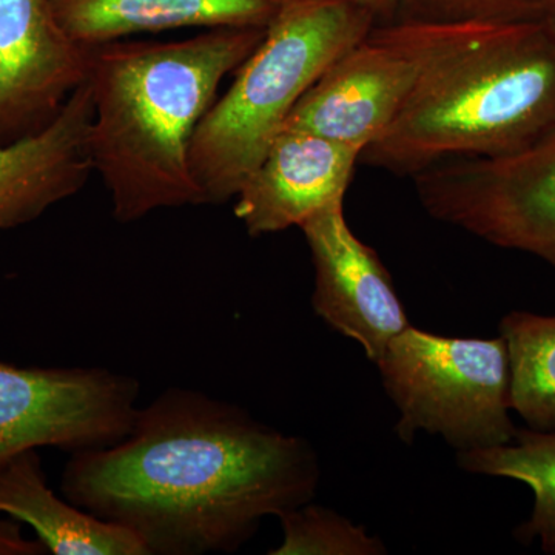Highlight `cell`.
<instances>
[{"label": "cell", "mask_w": 555, "mask_h": 555, "mask_svg": "<svg viewBox=\"0 0 555 555\" xmlns=\"http://www.w3.org/2000/svg\"><path fill=\"white\" fill-rule=\"evenodd\" d=\"M542 24L545 25L547 30H550L551 35H553L555 38V0H550V5H547L545 17H543Z\"/></svg>", "instance_id": "cell-21"}, {"label": "cell", "mask_w": 555, "mask_h": 555, "mask_svg": "<svg viewBox=\"0 0 555 555\" xmlns=\"http://www.w3.org/2000/svg\"><path fill=\"white\" fill-rule=\"evenodd\" d=\"M46 547L38 539H28L16 520L0 518V555H43Z\"/></svg>", "instance_id": "cell-19"}, {"label": "cell", "mask_w": 555, "mask_h": 555, "mask_svg": "<svg viewBox=\"0 0 555 555\" xmlns=\"http://www.w3.org/2000/svg\"><path fill=\"white\" fill-rule=\"evenodd\" d=\"M91 116L93 102L86 79L49 126L0 142V235L35 221L83 189L93 173Z\"/></svg>", "instance_id": "cell-12"}, {"label": "cell", "mask_w": 555, "mask_h": 555, "mask_svg": "<svg viewBox=\"0 0 555 555\" xmlns=\"http://www.w3.org/2000/svg\"><path fill=\"white\" fill-rule=\"evenodd\" d=\"M550 0H398V20L438 24L542 22Z\"/></svg>", "instance_id": "cell-18"}, {"label": "cell", "mask_w": 555, "mask_h": 555, "mask_svg": "<svg viewBox=\"0 0 555 555\" xmlns=\"http://www.w3.org/2000/svg\"><path fill=\"white\" fill-rule=\"evenodd\" d=\"M299 229L315 269L313 310L377 364L389 343L411 326L392 276L377 251L347 224L345 203L327 207Z\"/></svg>", "instance_id": "cell-9"}, {"label": "cell", "mask_w": 555, "mask_h": 555, "mask_svg": "<svg viewBox=\"0 0 555 555\" xmlns=\"http://www.w3.org/2000/svg\"><path fill=\"white\" fill-rule=\"evenodd\" d=\"M281 0H51L80 47L179 28H266Z\"/></svg>", "instance_id": "cell-13"}, {"label": "cell", "mask_w": 555, "mask_h": 555, "mask_svg": "<svg viewBox=\"0 0 555 555\" xmlns=\"http://www.w3.org/2000/svg\"><path fill=\"white\" fill-rule=\"evenodd\" d=\"M361 152L310 131L284 129L236 193L235 217L248 235L301 228L345 203Z\"/></svg>", "instance_id": "cell-11"}, {"label": "cell", "mask_w": 555, "mask_h": 555, "mask_svg": "<svg viewBox=\"0 0 555 555\" xmlns=\"http://www.w3.org/2000/svg\"><path fill=\"white\" fill-rule=\"evenodd\" d=\"M400 418L396 433L441 436L456 452L513 443L511 367L505 339L452 338L409 326L377 363Z\"/></svg>", "instance_id": "cell-5"}, {"label": "cell", "mask_w": 555, "mask_h": 555, "mask_svg": "<svg viewBox=\"0 0 555 555\" xmlns=\"http://www.w3.org/2000/svg\"><path fill=\"white\" fill-rule=\"evenodd\" d=\"M139 383L104 367L17 366L0 361V470L40 448L91 451L122 440Z\"/></svg>", "instance_id": "cell-7"}, {"label": "cell", "mask_w": 555, "mask_h": 555, "mask_svg": "<svg viewBox=\"0 0 555 555\" xmlns=\"http://www.w3.org/2000/svg\"><path fill=\"white\" fill-rule=\"evenodd\" d=\"M511 367V409L535 430H555V315L509 312L500 321Z\"/></svg>", "instance_id": "cell-16"}, {"label": "cell", "mask_w": 555, "mask_h": 555, "mask_svg": "<svg viewBox=\"0 0 555 555\" xmlns=\"http://www.w3.org/2000/svg\"><path fill=\"white\" fill-rule=\"evenodd\" d=\"M378 21L346 0H281L230 89L201 120L192 170L204 204L235 198L306 91Z\"/></svg>", "instance_id": "cell-4"}, {"label": "cell", "mask_w": 555, "mask_h": 555, "mask_svg": "<svg viewBox=\"0 0 555 555\" xmlns=\"http://www.w3.org/2000/svg\"><path fill=\"white\" fill-rule=\"evenodd\" d=\"M0 514L30 526L54 555H150L130 529L87 513L50 488L38 449L0 470Z\"/></svg>", "instance_id": "cell-14"}, {"label": "cell", "mask_w": 555, "mask_h": 555, "mask_svg": "<svg viewBox=\"0 0 555 555\" xmlns=\"http://www.w3.org/2000/svg\"><path fill=\"white\" fill-rule=\"evenodd\" d=\"M414 179L430 217L555 270V129L516 155L447 160Z\"/></svg>", "instance_id": "cell-6"}, {"label": "cell", "mask_w": 555, "mask_h": 555, "mask_svg": "<svg viewBox=\"0 0 555 555\" xmlns=\"http://www.w3.org/2000/svg\"><path fill=\"white\" fill-rule=\"evenodd\" d=\"M266 28H215L171 42L115 40L89 49V147L116 221L198 206L196 129L219 86L254 53Z\"/></svg>", "instance_id": "cell-2"}, {"label": "cell", "mask_w": 555, "mask_h": 555, "mask_svg": "<svg viewBox=\"0 0 555 555\" xmlns=\"http://www.w3.org/2000/svg\"><path fill=\"white\" fill-rule=\"evenodd\" d=\"M456 463L466 473L528 485L534 507L514 537L524 545L539 540L543 553L555 555V430L517 429L513 443L459 452Z\"/></svg>", "instance_id": "cell-15"}, {"label": "cell", "mask_w": 555, "mask_h": 555, "mask_svg": "<svg viewBox=\"0 0 555 555\" xmlns=\"http://www.w3.org/2000/svg\"><path fill=\"white\" fill-rule=\"evenodd\" d=\"M422 65L414 21L375 25L306 91L284 129L310 131L363 153L396 122Z\"/></svg>", "instance_id": "cell-8"}, {"label": "cell", "mask_w": 555, "mask_h": 555, "mask_svg": "<svg viewBox=\"0 0 555 555\" xmlns=\"http://www.w3.org/2000/svg\"><path fill=\"white\" fill-rule=\"evenodd\" d=\"M321 470L306 438L243 408L170 387L139 408L118 443L69 456L65 499L130 529L150 555L236 553L266 517L315 499Z\"/></svg>", "instance_id": "cell-1"}, {"label": "cell", "mask_w": 555, "mask_h": 555, "mask_svg": "<svg viewBox=\"0 0 555 555\" xmlns=\"http://www.w3.org/2000/svg\"><path fill=\"white\" fill-rule=\"evenodd\" d=\"M353 5L361 7L374 14L378 24H389L397 21L398 17V0H346Z\"/></svg>", "instance_id": "cell-20"}, {"label": "cell", "mask_w": 555, "mask_h": 555, "mask_svg": "<svg viewBox=\"0 0 555 555\" xmlns=\"http://www.w3.org/2000/svg\"><path fill=\"white\" fill-rule=\"evenodd\" d=\"M283 540L272 555H383L385 543L371 535L366 526L328 507L306 503L278 517Z\"/></svg>", "instance_id": "cell-17"}, {"label": "cell", "mask_w": 555, "mask_h": 555, "mask_svg": "<svg viewBox=\"0 0 555 555\" xmlns=\"http://www.w3.org/2000/svg\"><path fill=\"white\" fill-rule=\"evenodd\" d=\"M89 72V49L62 28L51 0H0V142L60 115Z\"/></svg>", "instance_id": "cell-10"}, {"label": "cell", "mask_w": 555, "mask_h": 555, "mask_svg": "<svg viewBox=\"0 0 555 555\" xmlns=\"http://www.w3.org/2000/svg\"><path fill=\"white\" fill-rule=\"evenodd\" d=\"M414 22L418 79L360 163L415 177L447 160L516 155L555 129V38L542 22Z\"/></svg>", "instance_id": "cell-3"}]
</instances>
